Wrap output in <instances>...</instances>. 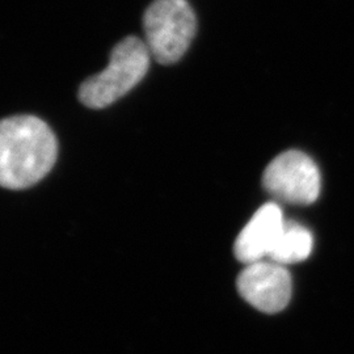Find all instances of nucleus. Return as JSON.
I'll list each match as a JSON object with an SVG mask.
<instances>
[{
  "mask_svg": "<svg viewBox=\"0 0 354 354\" xmlns=\"http://www.w3.org/2000/svg\"><path fill=\"white\" fill-rule=\"evenodd\" d=\"M54 133L35 115L0 121V187L24 189L37 184L57 160Z\"/></svg>",
  "mask_w": 354,
  "mask_h": 354,
  "instance_id": "f257e3e1",
  "label": "nucleus"
},
{
  "mask_svg": "<svg viewBox=\"0 0 354 354\" xmlns=\"http://www.w3.org/2000/svg\"><path fill=\"white\" fill-rule=\"evenodd\" d=\"M151 54L145 41L136 36L124 38L114 46L109 64L100 74L91 76L79 89V99L92 109H102L125 96L145 77Z\"/></svg>",
  "mask_w": 354,
  "mask_h": 354,
  "instance_id": "f03ea898",
  "label": "nucleus"
},
{
  "mask_svg": "<svg viewBox=\"0 0 354 354\" xmlns=\"http://www.w3.org/2000/svg\"><path fill=\"white\" fill-rule=\"evenodd\" d=\"M145 44L162 64L180 61L197 32V19L187 0H155L143 15Z\"/></svg>",
  "mask_w": 354,
  "mask_h": 354,
  "instance_id": "7ed1b4c3",
  "label": "nucleus"
},
{
  "mask_svg": "<svg viewBox=\"0 0 354 354\" xmlns=\"http://www.w3.org/2000/svg\"><path fill=\"white\" fill-rule=\"evenodd\" d=\"M263 184L279 201L310 205L320 194V172L317 163L304 152H282L266 167Z\"/></svg>",
  "mask_w": 354,
  "mask_h": 354,
  "instance_id": "20e7f679",
  "label": "nucleus"
},
{
  "mask_svg": "<svg viewBox=\"0 0 354 354\" xmlns=\"http://www.w3.org/2000/svg\"><path fill=\"white\" fill-rule=\"evenodd\" d=\"M244 301L266 314H277L290 302L291 276L286 266L273 261H259L245 266L238 281Z\"/></svg>",
  "mask_w": 354,
  "mask_h": 354,
  "instance_id": "39448f33",
  "label": "nucleus"
},
{
  "mask_svg": "<svg viewBox=\"0 0 354 354\" xmlns=\"http://www.w3.org/2000/svg\"><path fill=\"white\" fill-rule=\"evenodd\" d=\"M282 210L276 203L263 205L238 235L234 252L245 266L270 256L285 225Z\"/></svg>",
  "mask_w": 354,
  "mask_h": 354,
  "instance_id": "423d86ee",
  "label": "nucleus"
},
{
  "mask_svg": "<svg viewBox=\"0 0 354 354\" xmlns=\"http://www.w3.org/2000/svg\"><path fill=\"white\" fill-rule=\"evenodd\" d=\"M314 238L308 228L297 222L286 221L269 260L279 266H291L304 261L313 251Z\"/></svg>",
  "mask_w": 354,
  "mask_h": 354,
  "instance_id": "0eeeda50",
  "label": "nucleus"
}]
</instances>
